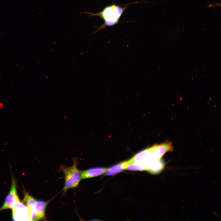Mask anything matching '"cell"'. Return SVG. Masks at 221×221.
I'll return each instance as SVG.
<instances>
[{
	"instance_id": "cell-10",
	"label": "cell",
	"mask_w": 221,
	"mask_h": 221,
	"mask_svg": "<svg viewBox=\"0 0 221 221\" xmlns=\"http://www.w3.org/2000/svg\"><path fill=\"white\" fill-rule=\"evenodd\" d=\"M48 204L47 202L43 200H37L35 207L34 212L37 220L45 218V209Z\"/></svg>"
},
{
	"instance_id": "cell-2",
	"label": "cell",
	"mask_w": 221,
	"mask_h": 221,
	"mask_svg": "<svg viewBox=\"0 0 221 221\" xmlns=\"http://www.w3.org/2000/svg\"><path fill=\"white\" fill-rule=\"evenodd\" d=\"M73 164L71 166L61 167L65 179L63 190L65 192L68 189L78 186L81 178V172L77 169L78 160H73Z\"/></svg>"
},
{
	"instance_id": "cell-11",
	"label": "cell",
	"mask_w": 221,
	"mask_h": 221,
	"mask_svg": "<svg viewBox=\"0 0 221 221\" xmlns=\"http://www.w3.org/2000/svg\"><path fill=\"white\" fill-rule=\"evenodd\" d=\"M24 201L29 210L31 221L37 220L34 212V207L37 200L27 193H26Z\"/></svg>"
},
{
	"instance_id": "cell-4",
	"label": "cell",
	"mask_w": 221,
	"mask_h": 221,
	"mask_svg": "<svg viewBox=\"0 0 221 221\" xmlns=\"http://www.w3.org/2000/svg\"><path fill=\"white\" fill-rule=\"evenodd\" d=\"M148 149L151 158L159 160L166 153L172 151L173 147L171 142H166L159 145H154Z\"/></svg>"
},
{
	"instance_id": "cell-3",
	"label": "cell",
	"mask_w": 221,
	"mask_h": 221,
	"mask_svg": "<svg viewBox=\"0 0 221 221\" xmlns=\"http://www.w3.org/2000/svg\"><path fill=\"white\" fill-rule=\"evenodd\" d=\"M12 218L16 221H31L28 208L18 198L13 204L11 209Z\"/></svg>"
},
{
	"instance_id": "cell-5",
	"label": "cell",
	"mask_w": 221,
	"mask_h": 221,
	"mask_svg": "<svg viewBox=\"0 0 221 221\" xmlns=\"http://www.w3.org/2000/svg\"><path fill=\"white\" fill-rule=\"evenodd\" d=\"M18 198L16 184L15 180L13 179L10 191L7 196L3 204L0 208V211L8 209H11L14 203Z\"/></svg>"
},
{
	"instance_id": "cell-12",
	"label": "cell",
	"mask_w": 221,
	"mask_h": 221,
	"mask_svg": "<svg viewBox=\"0 0 221 221\" xmlns=\"http://www.w3.org/2000/svg\"><path fill=\"white\" fill-rule=\"evenodd\" d=\"M126 169L133 171L144 170L143 169L141 166L134 162L129 164L126 167Z\"/></svg>"
},
{
	"instance_id": "cell-6",
	"label": "cell",
	"mask_w": 221,
	"mask_h": 221,
	"mask_svg": "<svg viewBox=\"0 0 221 221\" xmlns=\"http://www.w3.org/2000/svg\"><path fill=\"white\" fill-rule=\"evenodd\" d=\"M151 159L148 148L140 151L131 158L132 162L135 163L140 166L144 170H146Z\"/></svg>"
},
{
	"instance_id": "cell-1",
	"label": "cell",
	"mask_w": 221,
	"mask_h": 221,
	"mask_svg": "<svg viewBox=\"0 0 221 221\" xmlns=\"http://www.w3.org/2000/svg\"><path fill=\"white\" fill-rule=\"evenodd\" d=\"M127 8V5L121 6L114 3L106 6L101 11L98 13L95 14L85 13L90 14V16H98L103 20L104 23L98 28L94 32L95 33L107 26H111L117 24Z\"/></svg>"
},
{
	"instance_id": "cell-8",
	"label": "cell",
	"mask_w": 221,
	"mask_h": 221,
	"mask_svg": "<svg viewBox=\"0 0 221 221\" xmlns=\"http://www.w3.org/2000/svg\"><path fill=\"white\" fill-rule=\"evenodd\" d=\"M164 167V164L160 159H151L148 163L146 170L150 173L157 174L161 171Z\"/></svg>"
},
{
	"instance_id": "cell-7",
	"label": "cell",
	"mask_w": 221,
	"mask_h": 221,
	"mask_svg": "<svg viewBox=\"0 0 221 221\" xmlns=\"http://www.w3.org/2000/svg\"><path fill=\"white\" fill-rule=\"evenodd\" d=\"M108 169L102 167L90 168L81 172V178L84 179L98 176L104 173Z\"/></svg>"
},
{
	"instance_id": "cell-9",
	"label": "cell",
	"mask_w": 221,
	"mask_h": 221,
	"mask_svg": "<svg viewBox=\"0 0 221 221\" xmlns=\"http://www.w3.org/2000/svg\"><path fill=\"white\" fill-rule=\"evenodd\" d=\"M131 162L132 161L130 159L128 160L116 164L110 168H108L104 173L105 175L108 176L116 174L125 169L127 165Z\"/></svg>"
}]
</instances>
